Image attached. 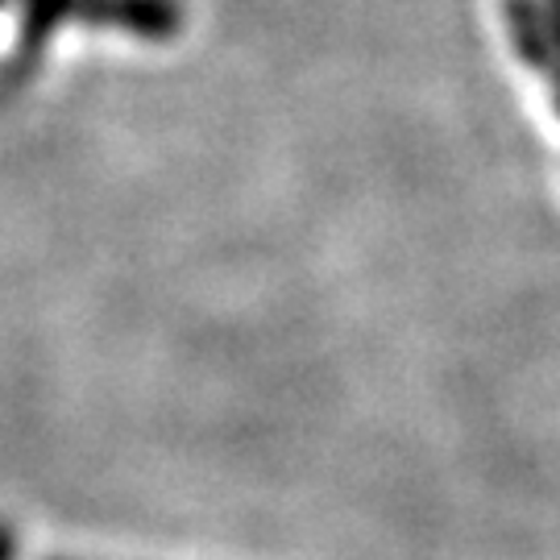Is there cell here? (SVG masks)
<instances>
[{
    "mask_svg": "<svg viewBox=\"0 0 560 560\" xmlns=\"http://www.w3.org/2000/svg\"><path fill=\"white\" fill-rule=\"evenodd\" d=\"M75 18L92 25L129 30L138 38H175L183 25V9L175 0H80Z\"/></svg>",
    "mask_w": 560,
    "mask_h": 560,
    "instance_id": "cell-1",
    "label": "cell"
},
{
    "mask_svg": "<svg viewBox=\"0 0 560 560\" xmlns=\"http://www.w3.org/2000/svg\"><path fill=\"white\" fill-rule=\"evenodd\" d=\"M548 34H552V46L560 55V0H548Z\"/></svg>",
    "mask_w": 560,
    "mask_h": 560,
    "instance_id": "cell-2",
    "label": "cell"
}]
</instances>
